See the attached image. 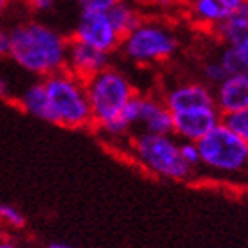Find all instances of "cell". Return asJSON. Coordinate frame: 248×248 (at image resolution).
Returning a JSON list of instances; mask_svg holds the SVG:
<instances>
[{
	"instance_id": "1",
	"label": "cell",
	"mask_w": 248,
	"mask_h": 248,
	"mask_svg": "<svg viewBox=\"0 0 248 248\" xmlns=\"http://www.w3.org/2000/svg\"><path fill=\"white\" fill-rule=\"evenodd\" d=\"M7 34V57L23 71L46 78L66 66L69 37L37 20L18 21Z\"/></svg>"
},
{
	"instance_id": "2",
	"label": "cell",
	"mask_w": 248,
	"mask_h": 248,
	"mask_svg": "<svg viewBox=\"0 0 248 248\" xmlns=\"http://www.w3.org/2000/svg\"><path fill=\"white\" fill-rule=\"evenodd\" d=\"M201 165L199 170L223 181L248 179V145L223 123L197 142Z\"/></svg>"
},
{
	"instance_id": "3",
	"label": "cell",
	"mask_w": 248,
	"mask_h": 248,
	"mask_svg": "<svg viewBox=\"0 0 248 248\" xmlns=\"http://www.w3.org/2000/svg\"><path fill=\"white\" fill-rule=\"evenodd\" d=\"M126 145L133 160L153 176L169 181H186L195 176V172L183 161L179 140L174 135L135 131L128 137Z\"/></svg>"
},
{
	"instance_id": "4",
	"label": "cell",
	"mask_w": 248,
	"mask_h": 248,
	"mask_svg": "<svg viewBox=\"0 0 248 248\" xmlns=\"http://www.w3.org/2000/svg\"><path fill=\"white\" fill-rule=\"evenodd\" d=\"M41 80L52 124L67 129H85L93 126L85 82L73 77L66 69Z\"/></svg>"
},
{
	"instance_id": "5",
	"label": "cell",
	"mask_w": 248,
	"mask_h": 248,
	"mask_svg": "<svg viewBox=\"0 0 248 248\" xmlns=\"http://www.w3.org/2000/svg\"><path fill=\"white\" fill-rule=\"evenodd\" d=\"M181 48L176 29L158 20H142L126 34L117 52L137 66H156L169 62Z\"/></svg>"
},
{
	"instance_id": "6",
	"label": "cell",
	"mask_w": 248,
	"mask_h": 248,
	"mask_svg": "<svg viewBox=\"0 0 248 248\" xmlns=\"http://www.w3.org/2000/svg\"><path fill=\"white\" fill-rule=\"evenodd\" d=\"M85 91L93 115V126L96 128L112 123L139 94L128 75L112 64L89 78L85 82Z\"/></svg>"
},
{
	"instance_id": "7",
	"label": "cell",
	"mask_w": 248,
	"mask_h": 248,
	"mask_svg": "<svg viewBox=\"0 0 248 248\" xmlns=\"http://www.w3.org/2000/svg\"><path fill=\"white\" fill-rule=\"evenodd\" d=\"M213 34L223 45L217 57L225 71L229 75L248 73V0L239 5Z\"/></svg>"
},
{
	"instance_id": "8",
	"label": "cell",
	"mask_w": 248,
	"mask_h": 248,
	"mask_svg": "<svg viewBox=\"0 0 248 248\" xmlns=\"http://www.w3.org/2000/svg\"><path fill=\"white\" fill-rule=\"evenodd\" d=\"M71 37L108 55H114L123 41L110 21L108 13L103 11H82Z\"/></svg>"
},
{
	"instance_id": "9",
	"label": "cell",
	"mask_w": 248,
	"mask_h": 248,
	"mask_svg": "<svg viewBox=\"0 0 248 248\" xmlns=\"http://www.w3.org/2000/svg\"><path fill=\"white\" fill-rule=\"evenodd\" d=\"M160 96L172 114L185 112V110L191 108L215 107L213 87H209L207 83H204L199 78L179 80V82L169 85Z\"/></svg>"
},
{
	"instance_id": "10",
	"label": "cell",
	"mask_w": 248,
	"mask_h": 248,
	"mask_svg": "<svg viewBox=\"0 0 248 248\" xmlns=\"http://www.w3.org/2000/svg\"><path fill=\"white\" fill-rule=\"evenodd\" d=\"M222 123V114L215 107L191 108L172 114V135L179 142H199Z\"/></svg>"
},
{
	"instance_id": "11",
	"label": "cell",
	"mask_w": 248,
	"mask_h": 248,
	"mask_svg": "<svg viewBox=\"0 0 248 248\" xmlns=\"http://www.w3.org/2000/svg\"><path fill=\"white\" fill-rule=\"evenodd\" d=\"M110 64H112V55L94 50V48L69 37L64 69L67 73H71L73 77H77L82 82H87L89 78H93L94 75L103 71Z\"/></svg>"
},
{
	"instance_id": "12",
	"label": "cell",
	"mask_w": 248,
	"mask_h": 248,
	"mask_svg": "<svg viewBox=\"0 0 248 248\" xmlns=\"http://www.w3.org/2000/svg\"><path fill=\"white\" fill-rule=\"evenodd\" d=\"M191 23L215 32L247 0H185Z\"/></svg>"
},
{
	"instance_id": "13",
	"label": "cell",
	"mask_w": 248,
	"mask_h": 248,
	"mask_svg": "<svg viewBox=\"0 0 248 248\" xmlns=\"http://www.w3.org/2000/svg\"><path fill=\"white\" fill-rule=\"evenodd\" d=\"M213 99L222 119L248 108V73L227 75L217 87H213Z\"/></svg>"
},
{
	"instance_id": "14",
	"label": "cell",
	"mask_w": 248,
	"mask_h": 248,
	"mask_svg": "<svg viewBox=\"0 0 248 248\" xmlns=\"http://www.w3.org/2000/svg\"><path fill=\"white\" fill-rule=\"evenodd\" d=\"M137 131L153 135H172V112L158 94H140Z\"/></svg>"
},
{
	"instance_id": "15",
	"label": "cell",
	"mask_w": 248,
	"mask_h": 248,
	"mask_svg": "<svg viewBox=\"0 0 248 248\" xmlns=\"http://www.w3.org/2000/svg\"><path fill=\"white\" fill-rule=\"evenodd\" d=\"M16 105H18L25 114L52 124V117H50V108H48L43 80H36V82H32L31 85H27V87L16 96Z\"/></svg>"
},
{
	"instance_id": "16",
	"label": "cell",
	"mask_w": 248,
	"mask_h": 248,
	"mask_svg": "<svg viewBox=\"0 0 248 248\" xmlns=\"http://www.w3.org/2000/svg\"><path fill=\"white\" fill-rule=\"evenodd\" d=\"M107 13H108L110 21L115 27V31L119 32L121 37L129 34L140 21L144 20L140 7L135 4V0H117Z\"/></svg>"
},
{
	"instance_id": "17",
	"label": "cell",
	"mask_w": 248,
	"mask_h": 248,
	"mask_svg": "<svg viewBox=\"0 0 248 248\" xmlns=\"http://www.w3.org/2000/svg\"><path fill=\"white\" fill-rule=\"evenodd\" d=\"M227 75L229 73L225 71V67L222 66V62L218 61V57H213V59H207V61L202 62L201 78H199V80L207 83L209 87H217L218 83L222 82Z\"/></svg>"
},
{
	"instance_id": "18",
	"label": "cell",
	"mask_w": 248,
	"mask_h": 248,
	"mask_svg": "<svg viewBox=\"0 0 248 248\" xmlns=\"http://www.w3.org/2000/svg\"><path fill=\"white\" fill-rule=\"evenodd\" d=\"M222 123L225 124L229 129H232L234 133L238 135L239 139L248 145V108L239 110L236 114L225 115L222 119Z\"/></svg>"
},
{
	"instance_id": "19",
	"label": "cell",
	"mask_w": 248,
	"mask_h": 248,
	"mask_svg": "<svg viewBox=\"0 0 248 248\" xmlns=\"http://www.w3.org/2000/svg\"><path fill=\"white\" fill-rule=\"evenodd\" d=\"M179 153H181L183 161L190 167L191 170H199L201 156H199V147H197L195 142H179Z\"/></svg>"
},
{
	"instance_id": "20",
	"label": "cell",
	"mask_w": 248,
	"mask_h": 248,
	"mask_svg": "<svg viewBox=\"0 0 248 248\" xmlns=\"http://www.w3.org/2000/svg\"><path fill=\"white\" fill-rule=\"evenodd\" d=\"M0 218L5 220L13 227H23L25 225V217L16 207L9 206V204H2V202H0Z\"/></svg>"
},
{
	"instance_id": "21",
	"label": "cell",
	"mask_w": 248,
	"mask_h": 248,
	"mask_svg": "<svg viewBox=\"0 0 248 248\" xmlns=\"http://www.w3.org/2000/svg\"><path fill=\"white\" fill-rule=\"evenodd\" d=\"M80 11H107L117 2V0H75Z\"/></svg>"
},
{
	"instance_id": "22",
	"label": "cell",
	"mask_w": 248,
	"mask_h": 248,
	"mask_svg": "<svg viewBox=\"0 0 248 248\" xmlns=\"http://www.w3.org/2000/svg\"><path fill=\"white\" fill-rule=\"evenodd\" d=\"M57 0H25L27 7L34 13H46V11L53 9Z\"/></svg>"
},
{
	"instance_id": "23",
	"label": "cell",
	"mask_w": 248,
	"mask_h": 248,
	"mask_svg": "<svg viewBox=\"0 0 248 248\" xmlns=\"http://www.w3.org/2000/svg\"><path fill=\"white\" fill-rule=\"evenodd\" d=\"M0 98H2V99H11V98H13L11 85L4 77H0Z\"/></svg>"
},
{
	"instance_id": "24",
	"label": "cell",
	"mask_w": 248,
	"mask_h": 248,
	"mask_svg": "<svg viewBox=\"0 0 248 248\" xmlns=\"http://www.w3.org/2000/svg\"><path fill=\"white\" fill-rule=\"evenodd\" d=\"M7 53V34L4 29H0V57Z\"/></svg>"
},
{
	"instance_id": "25",
	"label": "cell",
	"mask_w": 248,
	"mask_h": 248,
	"mask_svg": "<svg viewBox=\"0 0 248 248\" xmlns=\"http://www.w3.org/2000/svg\"><path fill=\"white\" fill-rule=\"evenodd\" d=\"M11 2H13V0H0V16L4 15L7 9H9Z\"/></svg>"
},
{
	"instance_id": "26",
	"label": "cell",
	"mask_w": 248,
	"mask_h": 248,
	"mask_svg": "<svg viewBox=\"0 0 248 248\" xmlns=\"http://www.w3.org/2000/svg\"><path fill=\"white\" fill-rule=\"evenodd\" d=\"M48 248H69V247H66V245H61V243H52Z\"/></svg>"
},
{
	"instance_id": "27",
	"label": "cell",
	"mask_w": 248,
	"mask_h": 248,
	"mask_svg": "<svg viewBox=\"0 0 248 248\" xmlns=\"http://www.w3.org/2000/svg\"><path fill=\"white\" fill-rule=\"evenodd\" d=\"M0 248H16V247H11V245H0Z\"/></svg>"
}]
</instances>
